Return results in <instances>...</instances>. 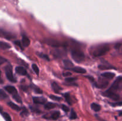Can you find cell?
<instances>
[{"instance_id": "obj_1", "label": "cell", "mask_w": 122, "mask_h": 121, "mask_svg": "<svg viewBox=\"0 0 122 121\" xmlns=\"http://www.w3.org/2000/svg\"><path fill=\"white\" fill-rule=\"evenodd\" d=\"M110 47L107 45H101L97 46L92 51V55L95 57H99L104 55L109 51Z\"/></svg>"}, {"instance_id": "obj_2", "label": "cell", "mask_w": 122, "mask_h": 121, "mask_svg": "<svg viewBox=\"0 0 122 121\" xmlns=\"http://www.w3.org/2000/svg\"><path fill=\"white\" fill-rule=\"evenodd\" d=\"M71 58L77 63H81L84 60L85 54L82 51L77 49H74L71 52Z\"/></svg>"}, {"instance_id": "obj_3", "label": "cell", "mask_w": 122, "mask_h": 121, "mask_svg": "<svg viewBox=\"0 0 122 121\" xmlns=\"http://www.w3.org/2000/svg\"><path fill=\"white\" fill-rule=\"evenodd\" d=\"M122 76H119L117 78H116L115 81H114L113 84H112V86L110 87L108 90L110 91H113V92H115V91H117V90H120L122 88Z\"/></svg>"}, {"instance_id": "obj_4", "label": "cell", "mask_w": 122, "mask_h": 121, "mask_svg": "<svg viewBox=\"0 0 122 121\" xmlns=\"http://www.w3.org/2000/svg\"><path fill=\"white\" fill-rule=\"evenodd\" d=\"M5 71L6 77H7V79L10 81L12 82V83H15V82H16V80H15L14 76H13V70H12V67L10 65H7V66H5Z\"/></svg>"}, {"instance_id": "obj_5", "label": "cell", "mask_w": 122, "mask_h": 121, "mask_svg": "<svg viewBox=\"0 0 122 121\" xmlns=\"http://www.w3.org/2000/svg\"><path fill=\"white\" fill-rule=\"evenodd\" d=\"M102 96L108 97V98H111V99L113 100L117 101L120 99V96L118 94L116 93L115 92H113V91H110L109 90L104 92L102 93Z\"/></svg>"}, {"instance_id": "obj_6", "label": "cell", "mask_w": 122, "mask_h": 121, "mask_svg": "<svg viewBox=\"0 0 122 121\" xmlns=\"http://www.w3.org/2000/svg\"><path fill=\"white\" fill-rule=\"evenodd\" d=\"M0 37L4 38L7 40H11V39H14L15 37V36L10 32L0 28Z\"/></svg>"}, {"instance_id": "obj_7", "label": "cell", "mask_w": 122, "mask_h": 121, "mask_svg": "<svg viewBox=\"0 0 122 121\" xmlns=\"http://www.w3.org/2000/svg\"><path fill=\"white\" fill-rule=\"evenodd\" d=\"M45 42L47 45L54 47H59L61 46V44L60 43H59L58 41L55 40V39H51V38H46V39H45Z\"/></svg>"}, {"instance_id": "obj_8", "label": "cell", "mask_w": 122, "mask_h": 121, "mask_svg": "<svg viewBox=\"0 0 122 121\" xmlns=\"http://www.w3.org/2000/svg\"><path fill=\"white\" fill-rule=\"evenodd\" d=\"M33 101L35 104H44L46 103V99L42 97H34L33 98Z\"/></svg>"}, {"instance_id": "obj_9", "label": "cell", "mask_w": 122, "mask_h": 121, "mask_svg": "<svg viewBox=\"0 0 122 121\" xmlns=\"http://www.w3.org/2000/svg\"><path fill=\"white\" fill-rule=\"evenodd\" d=\"M4 88L7 92L9 93L10 94H11L12 95L15 94L17 93V91L16 88L14 87L11 86V85H7V86H5Z\"/></svg>"}, {"instance_id": "obj_10", "label": "cell", "mask_w": 122, "mask_h": 121, "mask_svg": "<svg viewBox=\"0 0 122 121\" xmlns=\"http://www.w3.org/2000/svg\"><path fill=\"white\" fill-rule=\"evenodd\" d=\"M70 70H72L73 71H74L76 73L78 74H85L86 72L85 69L83 68L79 67V66H76V67H72L71 68H70Z\"/></svg>"}, {"instance_id": "obj_11", "label": "cell", "mask_w": 122, "mask_h": 121, "mask_svg": "<svg viewBox=\"0 0 122 121\" xmlns=\"http://www.w3.org/2000/svg\"><path fill=\"white\" fill-rule=\"evenodd\" d=\"M21 43H22V45L24 47H28L30 43V41L26 35H23Z\"/></svg>"}, {"instance_id": "obj_12", "label": "cell", "mask_w": 122, "mask_h": 121, "mask_svg": "<svg viewBox=\"0 0 122 121\" xmlns=\"http://www.w3.org/2000/svg\"><path fill=\"white\" fill-rule=\"evenodd\" d=\"M15 72L21 75H26L27 74V71L22 66H17L15 68Z\"/></svg>"}, {"instance_id": "obj_13", "label": "cell", "mask_w": 122, "mask_h": 121, "mask_svg": "<svg viewBox=\"0 0 122 121\" xmlns=\"http://www.w3.org/2000/svg\"><path fill=\"white\" fill-rule=\"evenodd\" d=\"M51 87H52V88L53 89L54 91L56 93H59L60 91L62 90L61 87H60L59 85L57 84V83L56 82H53L52 83V84H51Z\"/></svg>"}, {"instance_id": "obj_14", "label": "cell", "mask_w": 122, "mask_h": 121, "mask_svg": "<svg viewBox=\"0 0 122 121\" xmlns=\"http://www.w3.org/2000/svg\"><path fill=\"white\" fill-rule=\"evenodd\" d=\"M101 76L106 78H108V79H112L115 77V74L111 72H106L102 73L101 74Z\"/></svg>"}, {"instance_id": "obj_15", "label": "cell", "mask_w": 122, "mask_h": 121, "mask_svg": "<svg viewBox=\"0 0 122 121\" xmlns=\"http://www.w3.org/2000/svg\"><path fill=\"white\" fill-rule=\"evenodd\" d=\"M7 104H8L12 109L15 110V111H20V110H21V108H20L19 106L17 105L15 103H13V102H9L8 103H7Z\"/></svg>"}, {"instance_id": "obj_16", "label": "cell", "mask_w": 122, "mask_h": 121, "mask_svg": "<svg viewBox=\"0 0 122 121\" xmlns=\"http://www.w3.org/2000/svg\"><path fill=\"white\" fill-rule=\"evenodd\" d=\"M63 63H64V66H65L66 68L69 69L71 68L72 67H73V64L72 63V62L70 61V60H67V59H66V60H63Z\"/></svg>"}, {"instance_id": "obj_17", "label": "cell", "mask_w": 122, "mask_h": 121, "mask_svg": "<svg viewBox=\"0 0 122 121\" xmlns=\"http://www.w3.org/2000/svg\"><path fill=\"white\" fill-rule=\"evenodd\" d=\"M11 47V45L8 44V43L4 42H1L0 41V48L2 49H8Z\"/></svg>"}, {"instance_id": "obj_18", "label": "cell", "mask_w": 122, "mask_h": 121, "mask_svg": "<svg viewBox=\"0 0 122 121\" xmlns=\"http://www.w3.org/2000/svg\"><path fill=\"white\" fill-rule=\"evenodd\" d=\"M91 109L95 112H99L101 110V106H100V105H99L98 104H97L95 103H92L91 105Z\"/></svg>"}, {"instance_id": "obj_19", "label": "cell", "mask_w": 122, "mask_h": 121, "mask_svg": "<svg viewBox=\"0 0 122 121\" xmlns=\"http://www.w3.org/2000/svg\"><path fill=\"white\" fill-rule=\"evenodd\" d=\"M56 107V104L55 103H52V102H48V103H46L45 105V108L48 110H50V109H54Z\"/></svg>"}, {"instance_id": "obj_20", "label": "cell", "mask_w": 122, "mask_h": 121, "mask_svg": "<svg viewBox=\"0 0 122 121\" xmlns=\"http://www.w3.org/2000/svg\"><path fill=\"white\" fill-rule=\"evenodd\" d=\"M98 68L101 70H109V69H113L115 68L113 66H111V65H100L98 66Z\"/></svg>"}, {"instance_id": "obj_21", "label": "cell", "mask_w": 122, "mask_h": 121, "mask_svg": "<svg viewBox=\"0 0 122 121\" xmlns=\"http://www.w3.org/2000/svg\"><path fill=\"white\" fill-rule=\"evenodd\" d=\"M60 113L59 111L54 112L51 115V119L53 120H57L60 117Z\"/></svg>"}, {"instance_id": "obj_22", "label": "cell", "mask_w": 122, "mask_h": 121, "mask_svg": "<svg viewBox=\"0 0 122 121\" xmlns=\"http://www.w3.org/2000/svg\"><path fill=\"white\" fill-rule=\"evenodd\" d=\"M13 97L17 102H18V103H22V100H21V97H20V96L18 94V93L13 95Z\"/></svg>"}, {"instance_id": "obj_23", "label": "cell", "mask_w": 122, "mask_h": 121, "mask_svg": "<svg viewBox=\"0 0 122 121\" xmlns=\"http://www.w3.org/2000/svg\"><path fill=\"white\" fill-rule=\"evenodd\" d=\"M64 97H65L66 101L68 103V104L71 105V100L70 98V96L69 93H66L64 94Z\"/></svg>"}, {"instance_id": "obj_24", "label": "cell", "mask_w": 122, "mask_h": 121, "mask_svg": "<svg viewBox=\"0 0 122 121\" xmlns=\"http://www.w3.org/2000/svg\"><path fill=\"white\" fill-rule=\"evenodd\" d=\"M37 54H38V55L39 56L40 58H42V59H45V60H48V61L50 60V58H49V57L48 56V55H46L44 54V53H37Z\"/></svg>"}, {"instance_id": "obj_25", "label": "cell", "mask_w": 122, "mask_h": 121, "mask_svg": "<svg viewBox=\"0 0 122 121\" xmlns=\"http://www.w3.org/2000/svg\"><path fill=\"white\" fill-rule=\"evenodd\" d=\"M77 118V115H76V113L75 112V110L73 109H71V113H70V119L71 120L76 119Z\"/></svg>"}, {"instance_id": "obj_26", "label": "cell", "mask_w": 122, "mask_h": 121, "mask_svg": "<svg viewBox=\"0 0 122 121\" xmlns=\"http://www.w3.org/2000/svg\"><path fill=\"white\" fill-rule=\"evenodd\" d=\"M32 86H33V88H33V91H34L36 93H37V94L42 93V90H41L39 87H38L35 86V85H33Z\"/></svg>"}, {"instance_id": "obj_27", "label": "cell", "mask_w": 122, "mask_h": 121, "mask_svg": "<svg viewBox=\"0 0 122 121\" xmlns=\"http://www.w3.org/2000/svg\"><path fill=\"white\" fill-rule=\"evenodd\" d=\"M32 67L33 70L34 71V72L36 74V75H39V68L38 66H37L36 64H32Z\"/></svg>"}, {"instance_id": "obj_28", "label": "cell", "mask_w": 122, "mask_h": 121, "mask_svg": "<svg viewBox=\"0 0 122 121\" xmlns=\"http://www.w3.org/2000/svg\"><path fill=\"white\" fill-rule=\"evenodd\" d=\"M7 97H8V96H7V94L2 90H0V98L4 99V98H7Z\"/></svg>"}, {"instance_id": "obj_29", "label": "cell", "mask_w": 122, "mask_h": 121, "mask_svg": "<svg viewBox=\"0 0 122 121\" xmlns=\"http://www.w3.org/2000/svg\"><path fill=\"white\" fill-rule=\"evenodd\" d=\"M2 115H3L5 119L6 120V121H12L10 116L7 113H5V112L3 113H2Z\"/></svg>"}, {"instance_id": "obj_30", "label": "cell", "mask_w": 122, "mask_h": 121, "mask_svg": "<svg viewBox=\"0 0 122 121\" xmlns=\"http://www.w3.org/2000/svg\"><path fill=\"white\" fill-rule=\"evenodd\" d=\"M50 97L52 100H56V101H60L61 100V97L54 96V95H50Z\"/></svg>"}, {"instance_id": "obj_31", "label": "cell", "mask_w": 122, "mask_h": 121, "mask_svg": "<svg viewBox=\"0 0 122 121\" xmlns=\"http://www.w3.org/2000/svg\"><path fill=\"white\" fill-rule=\"evenodd\" d=\"M27 115H28V111H27V110L26 109V108L24 107L23 109L22 112H21V116H27Z\"/></svg>"}, {"instance_id": "obj_32", "label": "cell", "mask_w": 122, "mask_h": 121, "mask_svg": "<svg viewBox=\"0 0 122 121\" xmlns=\"http://www.w3.org/2000/svg\"><path fill=\"white\" fill-rule=\"evenodd\" d=\"M66 81L67 82V83H72V82H74L75 80H76V78H71V77H69V78H66L65 79Z\"/></svg>"}, {"instance_id": "obj_33", "label": "cell", "mask_w": 122, "mask_h": 121, "mask_svg": "<svg viewBox=\"0 0 122 121\" xmlns=\"http://www.w3.org/2000/svg\"><path fill=\"white\" fill-rule=\"evenodd\" d=\"M61 109L62 110H63V111L65 112H69V110H70L69 108L67 106H66V105H64V104L61 105Z\"/></svg>"}, {"instance_id": "obj_34", "label": "cell", "mask_w": 122, "mask_h": 121, "mask_svg": "<svg viewBox=\"0 0 122 121\" xmlns=\"http://www.w3.org/2000/svg\"><path fill=\"white\" fill-rule=\"evenodd\" d=\"M63 76L64 77H69V76L71 75V73L70 72H64L63 74Z\"/></svg>"}, {"instance_id": "obj_35", "label": "cell", "mask_w": 122, "mask_h": 121, "mask_svg": "<svg viewBox=\"0 0 122 121\" xmlns=\"http://www.w3.org/2000/svg\"><path fill=\"white\" fill-rule=\"evenodd\" d=\"M14 44H15L16 45H18V46H19V47H20V48L21 49H23L21 47V43H20V42H19V40H17V41H15L14 42Z\"/></svg>"}, {"instance_id": "obj_36", "label": "cell", "mask_w": 122, "mask_h": 121, "mask_svg": "<svg viewBox=\"0 0 122 121\" xmlns=\"http://www.w3.org/2000/svg\"><path fill=\"white\" fill-rule=\"evenodd\" d=\"M122 46V43H117L115 45V48L116 49H119Z\"/></svg>"}, {"instance_id": "obj_37", "label": "cell", "mask_w": 122, "mask_h": 121, "mask_svg": "<svg viewBox=\"0 0 122 121\" xmlns=\"http://www.w3.org/2000/svg\"><path fill=\"white\" fill-rule=\"evenodd\" d=\"M5 62H7V60L5 59H4L3 58H1V57H0V65L2 64H3V63H4Z\"/></svg>"}, {"instance_id": "obj_38", "label": "cell", "mask_w": 122, "mask_h": 121, "mask_svg": "<svg viewBox=\"0 0 122 121\" xmlns=\"http://www.w3.org/2000/svg\"><path fill=\"white\" fill-rule=\"evenodd\" d=\"M21 90H23L24 91H27V86H22L21 87Z\"/></svg>"}, {"instance_id": "obj_39", "label": "cell", "mask_w": 122, "mask_h": 121, "mask_svg": "<svg viewBox=\"0 0 122 121\" xmlns=\"http://www.w3.org/2000/svg\"><path fill=\"white\" fill-rule=\"evenodd\" d=\"M1 71H0V84H2V83H3V81H2V80L1 79Z\"/></svg>"}, {"instance_id": "obj_40", "label": "cell", "mask_w": 122, "mask_h": 121, "mask_svg": "<svg viewBox=\"0 0 122 121\" xmlns=\"http://www.w3.org/2000/svg\"><path fill=\"white\" fill-rule=\"evenodd\" d=\"M2 112V108L1 107V106H0V112Z\"/></svg>"}]
</instances>
